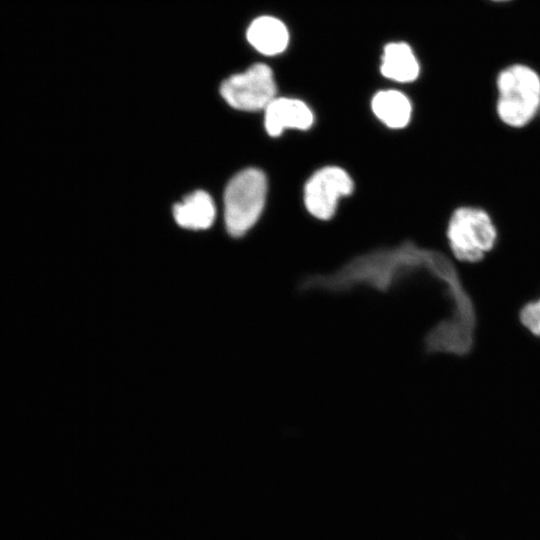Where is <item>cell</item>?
Segmentation results:
<instances>
[{
	"mask_svg": "<svg viewBox=\"0 0 540 540\" xmlns=\"http://www.w3.org/2000/svg\"><path fill=\"white\" fill-rule=\"evenodd\" d=\"M493 87V111L502 126L520 130L539 118L540 73L534 67L508 64L497 72Z\"/></svg>",
	"mask_w": 540,
	"mask_h": 540,
	"instance_id": "cell-1",
	"label": "cell"
},
{
	"mask_svg": "<svg viewBox=\"0 0 540 540\" xmlns=\"http://www.w3.org/2000/svg\"><path fill=\"white\" fill-rule=\"evenodd\" d=\"M444 234L451 256L463 265L482 262L495 249L500 236L492 214L474 204L455 207L447 218Z\"/></svg>",
	"mask_w": 540,
	"mask_h": 540,
	"instance_id": "cell-2",
	"label": "cell"
},
{
	"mask_svg": "<svg viewBox=\"0 0 540 540\" xmlns=\"http://www.w3.org/2000/svg\"><path fill=\"white\" fill-rule=\"evenodd\" d=\"M266 194V176L259 169L242 170L230 180L224 193V220L231 235L241 236L257 222Z\"/></svg>",
	"mask_w": 540,
	"mask_h": 540,
	"instance_id": "cell-3",
	"label": "cell"
},
{
	"mask_svg": "<svg viewBox=\"0 0 540 540\" xmlns=\"http://www.w3.org/2000/svg\"><path fill=\"white\" fill-rule=\"evenodd\" d=\"M276 92L273 72L263 63L228 77L220 86L223 99L231 107L244 111L264 110L276 97Z\"/></svg>",
	"mask_w": 540,
	"mask_h": 540,
	"instance_id": "cell-4",
	"label": "cell"
},
{
	"mask_svg": "<svg viewBox=\"0 0 540 540\" xmlns=\"http://www.w3.org/2000/svg\"><path fill=\"white\" fill-rule=\"evenodd\" d=\"M353 181L340 167L326 166L317 170L304 186V204L314 217L330 219L339 198L351 194Z\"/></svg>",
	"mask_w": 540,
	"mask_h": 540,
	"instance_id": "cell-5",
	"label": "cell"
},
{
	"mask_svg": "<svg viewBox=\"0 0 540 540\" xmlns=\"http://www.w3.org/2000/svg\"><path fill=\"white\" fill-rule=\"evenodd\" d=\"M264 111L265 129L273 137L285 129L307 130L314 121L310 108L299 99L275 97Z\"/></svg>",
	"mask_w": 540,
	"mask_h": 540,
	"instance_id": "cell-6",
	"label": "cell"
},
{
	"mask_svg": "<svg viewBox=\"0 0 540 540\" xmlns=\"http://www.w3.org/2000/svg\"><path fill=\"white\" fill-rule=\"evenodd\" d=\"M246 37L257 51L265 55L283 52L289 41L285 24L272 16H261L253 20L247 29Z\"/></svg>",
	"mask_w": 540,
	"mask_h": 540,
	"instance_id": "cell-7",
	"label": "cell"
},
{
	"mask_svg": "<svg viewBox=\"0 0 540 540\" xmlns=\"http://www.w3.org/2000/svg\"><path fill=\"white\" fill-rule=\"evenodd\" d=\"M215 213L213 200L204 191L192 193L173 209L177 224L193 230L209 228L214 221Z\"/></svg>",
	"mask_w": 540,
	"mask_h": 540,
	"instance_id": "cell-8",
	"label": "cell"
},
{
	"mask_svg": "<svg viewBox=\"0 0 540 540\" xmlns=\"http://www.w3.org/2000/svg\"><path fill=\"white\" fill-rule=\"evenodd\" d=\"M420 66L409 45L403 42L389 43L384 47L381 58V73L397 82L414 81Z\"/></svg>",
	"mask_w": 540,
	"mask_h": 540,
	"instance_id": "cell-9",
	"label": "cell"
},
{
	"mask_svg": "<svg viewBox=\"0 0 540 540\" xmlns=\"http://www.w3.org/2000/svg\"><path fill=\"white\" fill-rule=\"evenodd\" d=\"M372 111L389 128L405 127L411 117L409 99L396 90L379 91L372 99Z\"/></svg>",
	"mask_w": 540,
	"mask_h": 540,
	"instance_id": "cell-10",
	"label": "cell"
},
{
	"mask_svg": "<svg viewBox=\"0 0 540 540\" xmlns=\"http://www.w3.org/2000/svg\"><path fill=\"white\" fill-rule=\"evenodd\" d=\"M519 319L533 335L540 337V295L522 306Z\"/></svg>",
	"mask_w": 540,
	"mask_h": 540,
	"instance_id": "cell-11",
	"label": "cell"
},
{
	"mask_svg": "<svg viewBox=\"0 0 540 540\" xmlns=\"http://www.w3.org/2000/svg\"><path fill=\"white\" fill-rule=\"evenodd\" d=\"M491 2H495V3H505V2H509L511 0H489Z\"/></svg>",
	"mask_w": 540,
	"mask_h": 540,
	"instance_id": "cell-12",
	"label": "cell"
},
{
	"mask_svg": "<svg viewBox=\"0 0 540 540\" xmlns=\"http://www.w3.org/2000/svg\"><path fill=\"white\" fill-rule=\"evenodd\" d=\"M538 119L540 120V115H539V118H538Z\"/></svg>",
	"mask_w": 540,
	"mask_h": 540,
	"instance_id": "cell-13",
	"label": "cell"
}]
</instances>
